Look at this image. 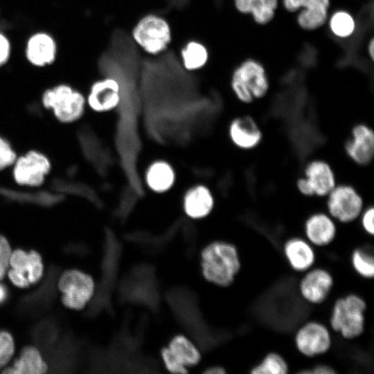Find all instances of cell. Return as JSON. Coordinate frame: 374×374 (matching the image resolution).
I'll return each mask as SVG.
<instances>
[{
  "mask_svg": "<svg viewBox=\"0 0 374 374\" xmlns=\"http://www.w3.org/2000/svg\"><path fill=\"white\" fill-rule=\"evenodd\" d=\"M200 267L208 282L223 287L229 286L241 269L238 250L231 242L213 241L202 250Z\"/></svg>",
  "mask_w": 374,
  "mask_h": 374,
  "instance_id": "6da1fadb",
  "label": "cell"
},
{
  "mask_svg": "<svg viewBox=\"0 0 374 374\" xmlns=\"http://www.w3.org/2000/svg\"><path fill=\"white\" fill-rule=\"evenodd\" d=\"M366 308L364 299L356 294L337 299L331 310L330 329L346 340L359 337L365 330Z\"/></svg>",
  "mask_w": 374,
  "mask_h": 374,
  "instance_id": "7a4b0ae2",
  "label": "cell"
},
{
  "mask_svg": "<svg viewBox=\"0 0 374 374\" xmlns=\"http://www.w3.org/2000/svg\"><path fill=\"white\" fill-rule=\"evenodd\" d=\"M42 105L61 123L71 124L80 120L87 106L86 97L69 84L61 83L46 89Z\"/></svg>",
  "mask_w": 374,
  "mask_h": 374,
  "instance_id": "3957f363",
  "label": "cell"
},
{
  "mask_svg": "<svg viewBox=\"0 0 374 374\" xmlns=\"http://www.w3.org/2000/svg\"><path fill=\"white\" fill-rule=\"evenodd\" d=\"M231 85L236 98L244 103L263 98L269 88L265 68L253 59L244 61L234 70Z\"/></svg>",
  "mask_w": 374,
  "mask_h": 374,
  "instance_id": "277c9868",
  "label": "cell"
},
{
  "mask_svg": "<svg viewBox=\"0 0 374 374\" xmlns=\"http://www.w3.org/2000/svg\"><path fill=\"white\" fill-rule=\"evenodd\" d=\"M11 168L15 184L22 187L35 188L44 184L52 170V163L44 153L30 150L17 156Z\"/></svg>",
  "mask_w": 374,
  "mask_h": 374,
  "instance_id": "5b68a950",
  "label": "cell"
},
{
  "mask_svg": "<svg viewBox=\"0 0 374 374\" xmlns=\"http://www.w3.org/2000/svg\"><path fill=\"white\" fill-rule=\"evenodd\" d=\"M57 286L64 305L75 310L83 309L95 291L93 278L78 269L64 271L59 278Z\"/></svg>",
  "mask_w": 374,
  "mask_h": 374,
  "instance_id": "8992f818",
  "label": "cell"
},
{
  "mask_svg": "<svg viewBox=\"0 0 374 374\" xmlns=\"http://www.w3.org/2000/svg\"><path fill=\"white\" fill-rule=\"evenodd\" d=\"M326 197L328 213L340 223L354 222L364 210L363 199L351 185H336Z\"/></svg>",
  "mask_w": 374,
  "mask_h": 374,
  "instance_id": "52a82bcc",
  "label": "cell"
},
{
  "mask_svg": "<svg viewBox=\"0 0 374 374\" xmlns=\"http://www.w3.org/2000/svg\"><path fill=\"white\" fill-rule=\"evenodd\" d=\"M134 41L147 53L158 54L163 51L171 40L168 23L162 17L148 15L143 17L132 30Z\"/></svg>",
  "mask_w": 374,
  "mask_h": 374,
  "instance_id": "ba28073f",
  "label": "cell"
},
{
  "mask_svg": "<svg viewBox=\"0 0 374 374\" xmlns=\"http://www.w3.org/2000/svg\"><path fill=\"white\" fill-rule=\"evenodd\" d=\"M161 357L168 371L184 374L199 363L202 355L197 346L188 337L177 335L162 348Z\"/></svg>",
  "mask_w": 374,
  "mask_h": 374,
  "instance_id": "9c48e42d",
  "label": "cell"
},
{
  "mask_svg": "<svg viewBox=\"0 0 374 374\" xmlns=\"http://www.w3.org/2000/svg\"><path fill=\"white\" fill-rule=\"evenodd\" d=\"M337 185L335 172L330 165L322 159L308 162L303 176L298 179V190L307 197H326Z\"/></svg>",
  "mask_w": 374,
  "mask_h": 374,
  "instance_id": "30bf717a",
  "label": "cell"
},
{
  "mask_svg": "<svg viewBox=\"0 0 374 374\" xmlns=\"http://www.w3.org/2000/svg\"><path fill=\"white\" fill-rule=\"evenodd\" d=\"M294 341L296 350L306 357H316L328 353L332 344L330 328L323 323L311 320L296 331Z\"/></svg>",
  "mask_w": 374,
  "mask_h": 374,
  "instance_id": "8fae6325",
  "label": "cell"
},
{
  "mask_svg": "<svg viewBox=\"0 0 374 374\" xmlns=\"http://www.w3.org/2000/svg\"><path fill=\"white\" fill-rule=\"evenodd\" d=\"M333 286L334 278L328 269L312 267L303 273L298 284V291L305 302L320 305L328 298Z\"/></svg>",
  "mask_w": 374,
  "mask_h": 374,
  "instance_id": "7c38bea8",
  "label": "cell"
},
{
  "mask_svg": "<svg viewBox=\"0 0 374 374\" xmlns=\"http://www.w3.org/2000/svg\"><path fill=\"white\" fill-rule=\"evenodd\" d=\"M283 5L290 12L300 11L299 26L305 30H314L327 21L330 0H283Z\"/></svg>",
  "mask_w": 374,
  "mask_h": 374,
  "instance_id": "4fadbf2b",
  "label": "cell"
},
{
  "mask_svg": "<svg viewBox=\"0 0 374 374\" xmlns=\"http://www.w3.org/2000/svg\"><path fill=\"white\" fill-rule=\"evenodd\" d=\"M121 100L119 83L113 78L94 82L86 97L87 105L95 112L105 113L116 109Z\"/></svg>",
  "mask_w": 374,
  "mask_h": 374,
  "instance_id": "5bb4252c",
  "label": "cell"
},
{
  "mask_svg": "<svg viewBox=\"0 0 374 374\" xmlns=\"http://www.w3.org/2000/svg\"><path fill=\"white\" fill-rule=\"evenodd\" d=\"M24 53L30 64L38 68L46 67L56 60L57 44L50 33L37 31L27 39Z\"/></svg>",
  "mask_w": 374,
  "mask_h": 374,
  "instance_id": "9a60e30c",
  "label": "cell"
},
{
  "mask_svg": "<svg viewBox=\"0 0 374 374\" xmlns=\"http://www.w3.org/2000/svg\"><path fill=\"white\" fill-rule=\"evenodd\" d=\"M345 150L348 157L355 163L366 166L371 163L374 155V133L366 124L353 127L350 137L347 140Z\"/></svg>",
  "mask_w": 374,
  "mask_h": 374,
  "instance_id": "2e32d148",
  "label": "cell"
},
{
  "mask_svg": "<svg viewBox=\"0 0 374 374\" xmlns=\"http://www.w3.org/2000/svg\"><path fill=\"white\" fill-rule=\"evenodd\" d=\"M305 238L314 247L331 244L337 235L336 221L324 212H316L308 217L304 226Z\"/></svg>",
  "mask_w": 374,
  "mask_h": 374,
  "instance_id": "e0dca14e",
  "label": "cell"
},
{
  "mask_svg": "<svg viewBox=\"0 0 374 374\" xmlns=\"http://www.w3.org/2000/svg\"><path fill=\"white\" fill-rule=\"evenodd\" d=\"M228 131L231 142L241 150L253 149L259 145L262 138L258 123L249 116H238L233 119Z\"/></svg>",
  "mask_w": 374,
  "mask_h": 374,
  "instance_id": "ac0fdd59",
  "label": "cell"
},
{
  "mask_svg": "<svg viewBox=\"0 0 374 374\" xmlns=\"http://www.w3.org/2000/svg\"><path fill=\"white\" fill-rule=\"evenodd\" d=\"M283 252L290 267L295 271L304 273L316 261V253L305 238L293 237L287 240L283 246Z\"/></svg>",
  "mask_w": 374,
  "mask_h": 374,
  "instance_id": "d6986e66",
  "label": "cell"
},
{
  "mask_svg": "<svg viewBox=\"0 0 374 374\" xmlns=\"http://www.w3.org/2000/svg\"><path fill=\"white\" fill-rule=\"evenodd\" d=\"M214 196L208 187L196 184L185 193L183 197V209L190 218L197 220L208 216L213 209Z\"/></svg>",
  "mask_w": 374,
  "mask_h": 374,
  "instance_id": "ffe728a7",
  "label": "cell"
},
{
  "mask_svg": "<svg viewBox=\"0 0 374 374\" xmlns=\"http://www.w3.org/2000/svg\"><path fill=\"white\" fill-rule=\"evenodd\" d=\"M10 269L24 276L30 285L37 283L43 276L44 264L40 254L34 250L26 252L21 249L12 251Z\"/></svg>",
  "mask_w": 374,
  "mask_h": 374,
  "instance_id": "44dd1931",
  "label": "cell"
},
{
  "mask_svg": "<svg viewBox=\"0 0 374 374\" xmlns=\"http://www.w3.org/2000/svg\"><path fill=\"white\" fill-rule=\"evenodd\" d=\"M176 179L172 166L162 159L152 162L146 169L145 181L147 186L153 192L163 193L171 189Z\"/></svg>",
  "mask_w": 374,
  "mask_h": 374,
  "instance_id": "7402d4cb",
  "label": "cell"
},
{
  "mask_svg": "<svg viewBox=\"0 0 374 374\" xmlns=\"http://www.w3.org/2000/svg\"><path fill=\"white\" fill-rule=\"evenodd\" d=\"M48 371V365L39 350L33 346L24 347L19 357L14 361L12 366L6 368L3 373L44 374Z\"/></svg>",
  "mask_w": 374,
  "mask_h": 374,
  "instance_id": "603a6c76",
  "label": "cell"
},
{
  "mask_svg": "<svg viewBox=\"0 0 374 374\" xmlns=\"http://www.w3.org/2000/svg\"><path fill=\"white\" fill-rule=\"evenodd\" d=\"M234 3L240 12L250 14L257 24L265 25L274 19L278 0H234Z\"/></svg>",
  "mask_w": 374,
  "mask_h": 374,
  "instance_id": "cb8c5ba5",
  "label": "cell"
},
{
  "mask_svg": "<svg viewBox=\"0 0 374 374\" xmlns=\"http://www.w3.org/2000/svg\"><path fill=\"white\" fill-rule=\"evenodd\" d=\"M181 55L184 66L188 70L202 68L208 57L206 48L202 44L195 41L186 44L181 51Z\"/></svg>",
  "mask_w": 374,
  "mask_h": 374,
  "instance_id": "d4e9b609",
  "label": "cell"
},
{
  "mask_svg": "<svg viewBox=\"0 0 374 374\" xmlns=\"http://www.w3.org/2000/svg\"><path fill=\"white\" fill-rule=\"evenodd\" d=\"M290 367L285 359L279 353H267L250 370L251 374H286Z\"/></svg>",
  "mask_w": 374,
  "mask_h": 374,
  "instance_id": "484cf974",
  "label": "cell"
},
{
  "mask_svg": "<svg viewBox=\"0 0 374 374\" xmlns=\"http://www.w3.org/2000/svg\"><path fill=\"white\" fill-rule=\"evenodd\" d=\"M352 267L361 277L370 279L374 276L373 252L363 248L355 249L351 254Z\"/></svg>",
  "mask_w": 374,
  "mask_h": 374,
  "instance_id": "4316f807",
  "label": "cell"
},
{
  "mask_svg": "<svg viewBox=\"0 0 374 374\" xmlns=\"http://www.w3.org/2000/svg\"><path fill=\"white\" fill-rule=\"evenodd\" d=\"M331 32L337 37L346 38L351 36L355 29L353 16L345 10H338L330 17L329 21Z\"/></svg>",
  "mask_w": 374,
  "mask_h": 374,
  "instance_id": "83f0119b",
  "label": "cell"
},
{
  "mask_svg": "<svg viewBox=\"0 0 374 374\" xmlns=\"http://www.w3.org/2000/svg\"><path fill=\"white\" fill-rule=\"evenodd\" d=\"M17 157V154L11 143L0 136V172L11 168Z\"/></svg>",
  "mask_w": 374,
  "mask_h": 374,
  "instance_id": "f1b7e54d",
  "label": "cell"
},
{
  "mask_svg": "<svg viewBox=\"0 0 374 374\" xmlns=\"http://www.w3.org/2000/svg\"><path fill=\"white\" fill-rule=\"evenodd\" d=\"M15 352V342L12 335L7 331H0V368L6 366Z\"/></svg>",
  "mask_w": 374,
  "mask_h": 374,
  "instance_id": "f546056e",
  "label": "cell"
},
{
  "mask_svg": "<svg viewBox=\"0 0 374 374\" xmlns=\"http://www.w3.org/2000/svg\"><path fill=\"white\" fill-rule=\"evenodd\" d=\"M12 249L7 238L0 235V281L3 280L10 267L9 261Z\"/></svg>",
  "mask_w": 374,
  "mask_h": 374,
  "instance_id": "4dcf8cb0",
  "label": "cell"
},
{
  "mask_svg": "<svg viewBox=\"0 0 374 374\" xmlns=\"http://www.w3.org/2000/svg\"><path fill=\"white\" fill-rule=\"evenodd\" d=\"M359 218L363 230L370 235L374 234V208L369 206L364 208Z\"/></svg>",
  "mask_w": 374,
  "mask_h": 374,
  "instance_id": "1f68e13d",
  "label": "cell"
},
{
  "mask_svg": "<svg viewBox=\"0 0 374 374\" xmlns=\"http://www.w3.org/2000/svg\"><path fill=\"white\" fill-rule=\"evenodd\" d=\"M12 46L8 37L0 31V68L8 63L11 55Z\"/></svg>",
  "mask_w": 374,
  "mask_h": 374,
  "instance_id": "d6a6232c",
  "label": "cell"
},
{
  "mask_svg": "<svg viewBox=\"0 0 374 374\" xmlns=\"http://www.w3.org/2000/svg\"><path fill=\"white\" fill-rule=\"evenodd\" d=\"M6 275L8 276L11 283L19 288H28L30 285L28 279L24 276L10 268L8 269Z\"/></svg>",
  "mask_w": 374,
  "mask_h": 374,
  "instance_id": "836d02e7",
  "label": "cell"
},
{
  "mask_svg": "<svg viewBox=\"0 0 374 374\" xmlns=\"http://www.w3.org/2000/svg\"><path fill=\"white\" fill-rule=\"evenodd\" d=\"M303 374H335L337 373L335 369L326 364H318L309 369L301 371Z\"/></svg>",
  "mask_w": 374,
  "mask_h": 374,
  "instance_id": "e575fe53",
  "label": "cell"
},
{
  "mask_svg": "<svg viewBox=\"0 0 374 374\" xmlns=\"http://www.w3.org/2000/svg\"><path fill=\"white\" fill-rule=\"evenodd\" d=\"M206 374H224L226 371L225 368L221 366H211L206 368L204 372Z\"/></svg>",
  "mask_w": 374,
  "mask_h": 374,
  "instance_id": "d590c367",
  "label": "cell"
},
{
  "mask_svg": "<svg viewBox=\"0 0 374 374\" xmlns=\"http://www.w3.org/2000/svg\"><path fill=\"white\" fill-rule=\"evenodd\" d=\"M7 297V290L4 285L0 283V303L4 301Z\"/></svg>",
  "mask_w": 374,
  "mask_h": 374,
  "instance_id": "8d00e7d4",
  "label": "cell"
},
{
  "mask_svg": "<svg viewBox=\"0 0 374 374\" xmlns=\"http://www.w3.org/2000/svg\"><path fill=\"white\" fill-rule=\"evenodd\" d=\"M368 52L370 55V57L371 58V60L373 59V54H374V41H373V39H371L369 44H368Z\"/></svg>",
  "mask_w": 374,
  "mask_h": 374,
  "instance_id": "74e56055",
  "label": "cell"
}]
</instances>
